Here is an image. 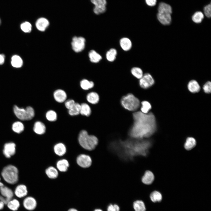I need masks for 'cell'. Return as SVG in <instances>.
<instances>
[{"label": "cell", "instance_id": "obj_49", "mask_svg": "<svg viewBox=\"0 0 211 211\" xmlns=\"http://www.w3.org/2000/svg\"><path fill=\"white\" fill-rule=\"evenodd\" d=\"M5 57L4 54H0V64H2L4 63Z\"/></svg>", "mask_w": 211, "mask_h": 211}, {"label": "cell", "instance_id": "obj_51", "mask_svg": "<svg viewBox=\"0 0 211 211\" xmlns=\"http://www.w3.org/2000/svg\"><path fill=\"white\" fill-rule=\"evenodd\" d=\"M68 211H78L77 210L74 208H71L69 209Z\"/></svg>", "mask_w": 211, "mask_h": 211}, {"label": "cell", "instance_id": "obj_30", "mask_svg": "<svg viewBox=\"0 0 211 211\" xmlns=\"http://www.w3.org/2000/svg\"><path fill=\"white\" fill-rule=\"evenodd\" d=\"M80 105V113L86 116H89L91 113V110L89 106L86 103H82Z\"/></svg>", "mask_w": 211, "mask_h": 211}, {"label": "cell", "instance_id": "obj_20", "mask_svg": "<svg viewBox=\"0 0 211 211\" xmlns=\"http://www.w3.org/2000/svg\"><path fill=\"white\" fill-rule=\"evenodd\" d=\"M33 129L36 133L42 135L45 132L46 127L44 124L42 122L37 121L34 124Z\"/></svg>", "mask_w": 211, "mask_h": 211}, {"label": "cell", "instance_id": "obj_50", "mask_svg": "<svg viewBox=\"0 0 211 211\" xmlns=\"http://www.w3.org/2000/svg\"><path fill=\"white\" fill-rule=\"evenodd\" d=\"M5 204L2 201L0 200V210H2L4 207Z\"/></svg>", "mask_w": 211, "mask_h": 211}, {"label": "cell", "instance_id": "obj_2", "mask_svg": "<svg viewBox=\"0 0 211 211\" xmlns=\"http://www.w3.org/2000/svg\"><path fill=\"white\" fill-rule=\"evenodd\" d=\"M132 116L133 124L128 133L130 137L143 139L150 137L156 131V119L152 113L145 114L137 111L133 113Z\"/></svg>", "mask_w": 211, "mask_h": 211}, {"label": "cell", "instance_id": "obj_10", "mask_svg": "<svg viewBox=\"0 0 211 211\" xmlns=\"http://www.w3.org/2000/svg\"><path fill=\"white\" fill-rule=\"evenodd\" d=\"M76 162L80 167L83 168H87L91 166L92 160L91 157L89 155L81 154L77 157Z\"/></svg>", "mask_w": 211, "mask_h": 211}, {"label": "cell", "instance_id": "obj_52", "mask_svg": "<svg viewBox=\"0 0 211 211\" xmlns=\"http://www.w3.org/2000/svg\"><path fill=\"white\" fill-rule=\"evenodd\" d=\"M94 211H103L101 209H95Z\"/></svg>", "mask_w": 211, "mask_h": 211}, {"label": "cell", "instance_id": "obj_4", "mask_svg": "<svg viewBox=\"0 0 211 211\" xmlns=\"http://www.w3.org/2000/svg\"><path fill=\"white\" fill-rule=\"evenodd\" d=\"M1 175L7 183L13 184L18 180V170L13 165H8L4 168L1 172Z\"/></svg>", "mask_w": 211, "mask_h": 211}, {"label": "cell", "instance_id": "obj_14", "mask_svg": "<svg viewBox=\"0 0 211 211\" xmlns=\"http://www.w3.org/2000/svg\"><path fill=\"white\" fill-rule=\"evenodd\" d=\"M157 17L159 21L164 25H168L171 23L172 20L171 14L158 12Z\"/></svg>", "mask_w": 211, "mask_h": 211}, {"label": "cell", "instance_id": "obj_19", "mask_svg": "<svg viewBox=\"0 0 211 211\" xmlns=\"http://www.w3.org/2000/svg\"><path fill=\"white\" fill-rule=\"evenodd\" d=\"M158 13H161L171 14L172 9L169 4L163 2L160 3L158 7Z\"/></svg>", "mask_w": 211, "mask_h": 211}, {"label": "cell", "instance_id": "obj_54", "mask_svg": "<svg viewBox=\"0 0 211 211\" xmlns=\"http://www.w3.org/2000/svg\"><path fill=\"white\" fill-rule=\"evenodd\" d=\"M0 23H1V20H0Z\"/></svg>", "mask_w": 211, "mask_h": 211}, {"label": "cell", "instance_id": "obj_48", "mask_svg": "<svg viewBox=\"0 0 211 211\" xmlns=\"http://www.w3.org/2000/svg\"><path fill=\"white\" fill-rule=\"evenodd\" d=\"M147 4L150 6H154L156 4V0H145Z\"/></svg>", "mask_w": 211, "mask_h": 211}, {"label": "cell", "instance_id": "obj_21", "mask_svg": "<svg viewBox=\"0 0 211 211\" xmlns=\"http://www.w3.org/2000/svg\"><path fill=\"white\" fill-rule=\"evenodd\" d=\"M89 56L91 62L97 63L102 59L101 56L94 50H91L89 53Z\"/></svg>", "mask_w": 211, "mask_h": 211}, {"label": "cell", "instance_id": "obj_9", "mask_svg": "<svg viewBox=\"0 0 211 211\" xmlns=\"http://www.w3.org/2000/svg\"><path fill=\"white\" fill-rule=\"evenodd\" d=\"M139 84L142 88L148 89L152 86L154 83V80L152 76L149 73L143 74L142 77L139 79Z\"/></svg>", "mask_w": 211, "mask_h": 211}, {"label": "cell", "instance_id": "obj_53", "mask_svg": "<svg viewBox=\"0 0 211 211\" xmlns=\"http://www.w3.org/2000/svg\"><path fill=\"white\" fill-rule=\"evenodd\" d=\"M0 180H1V179L0 178V187L2 186H4V185L3 184V183L1 182Z\"/></svg>", "mask_w": 211, "mask_h": 211}, {"label": "cell", "instance_id": "obj_11", "mask_svg": "<svg viewBox=\"0 0 211 211\" xmlns=\"http://www.w3.org/2000/svg\"><path fill=\"white\" fill-rule=\"evenodd\" d=\"M35 26L39 30L43 31H45L50 25V23L49 20L44 17L38 18L35 22Z\"/></svg>", "mask_w": 211, "mask_h": 211}, {"label": "cell", "instance_id": "obj_15", "mask_svg": "<svg viewBox=\"0 0 211 211\" xmlns=\"http://www.w3.org/2000/svg\"><path fill=\"white\" fill-rule=\"evenodd\" d=\"M54 97L55 100L59 103H62L65 101L67 95L66 92L63 90L59 89L56 90L54 93Z\"/></svg>", "mask_w": 211, "mask_h": 211}, {"label": "cell", "instance_id": "obj_36", "mask_svg": "<svg viewBox=\"0 0 211 211\" xmlns=\"http://www.w3.org/2000/svg\"><path fill=\"white\" fill-rule=\"evenodd\" d=\"M132 74L135 77L140 79L143 75V73L142 69L138 67H132L131 70Z\"/></svg>", "mask_w": 211, "mask_h": 211}, {"label": "cell", "instance_id": "obj_41", "mask_svg": "<svg viewBox=\"0 0 211 211\" xmlns=\"http://www.w3.org/2000/svg\"><path fill=\"white\" fill-rule=\"evenodd\" d=\"M106 10V7L105 6H93V11L95 14L98 15L105 12Z\"/></svg>", "mask_w": 211, "mask_h": 211}, {"label": "cell", "instance_id": "obj_5", "mask_svg": "<svg viewBox=\"0 0 211 211\" xmlns=\"http://www.w3.org/2000/svg\"><path fill=\"white\" fill-rule=\"evenodd\" d=\"M123 107L130 111H135L139 107L140 102L139 99L131 93L123 96L121 100Z\"/></svg>", "mask_w": 211, "mask_h": 211}, {"label": "cell", "instance_id": "obj_42", "mask_svg": "<svg viewBox=\"0 0 211 211\" xmlns=\"http://www.w3.org/2000/svg\"><path fill=\"white\" fill-rule=\"evenodd\" d=\"M22 30L25 33H30L32 30V25L28 22H25L22 23L21 25Z\"/></svg>", "mask_w": 211, "mask_h": 211}, {"label": "cell", "instance_id": "obj_44", "mask_svg": "<svg viewBox=\"0 0 211 211\" xmlns=\"http://www.w3.org/2000/svg\"><path fill=\"white\" fill-rule=\"evenodd\" d=\"M205 15L207 18H209L211 16V4L206 5L204 9Z\"/></svg>", "mask_w": 211, "mask_h": 211}, {"label": "cell", "instance_id": "obj_27", "mask_svg": "<svg viewBox=\"0 0 211 211\" xmlns=\"http://www.w3.org/2000/svg\"><path fill=\"white\" fill-rule=\"evenodd\" d=\"M45 173L47 176L51 179L56 178L58 175L57 170L53 166L49 167L46 169Z\"/></svg>", "mask_w": 211, "mask_h": 211}, {"label": "cell", "instance_id": "obj_23", "mask_svg": "<svg viewBox=\"0 0 211 211\" xmlns=\"http://www.w3.org/2000/svg\"><path fill=\"white\" fill-rule=\"evenodd\" d=\"M188 87L189 90L193 93H197L200 89L199 84L195 80L190 81L188 84Z\"/></svg>", "mask_w": 211, "mask_h": 211}, {"label": "cell", "instance_id": "obj_32", "mask_svg": "<svg viewBox=\"0 0 211 211\" xmlns=\"http://www.w3.org/2000/svg\"><path fill=\"white\" fill-rule=\"evenodd\" d=\"M133 207L135 211H145L144 203L142 201L137 200L134 202Z\"/></svg>", "mask_w": 211, "mask_h": 211}, {"label": "cell", "instance_id": "obj_29", "mask_svg": "<svg viewBox=\"0 0 211 211\" xmlns=\"http://www.w3.org/2000/svg\"><path fill=\"white\" fill-rule=\"evenodd\" d=\"M6 205L9 209L13 211L17 210L20 206L19 201L16 199H11Z\"/></svg>", "mask_w": 211, "mask_h": 211}, {"label": "cell", "instance_id": "obj_3", "mask_svg": "<svg viewBox=\"0 0 211 211\" xmlns=\"http://www.w3.org/2000/svg\"><path fill=\"white\" fill-rule=\"evenodd\" d=\"M78 141L83 148L88 150L94 149L98 143V140L95 136L89 135L87 131L84 130L80 132Z\"/></svg>", "mask_w": 211, "mask_h": 211}, {"label": "cell", "instance_id": "obj_1", "mask_svg": "<svg viewBox=\"0 0 211 211\" xmlns=\"http://www.w3.org/2000/svg\"><path fill=\"white\" fill-rule=\"evenodd\" d=\"M152 143L149 140L130 137L125 140L113 141L110 143L109 148L121 159L127 161L132 160L136 156L147 155Z\"/></svg>", "mask_w": 211, "mask_h": 211}, {"label": "cell", "instance_id": "obj_25", "mask_svg": "<svg viewBox=\"0 0 211 211\" xmlns=\"http://www.w3.org/2000/svg\"><path fill=\"white\" fill-rule=\"evenodd\" d=\"M88 101L92 104L97 103L99 100V96L95 92H92L89 93L86 96Z\"/></svg>", "mask_w": 211, "mask_h": 211}, {"label": "cell", "instance_id": "obj_34", "mask_svg": "<svg viewBox=\"0 0 211 211\" xmlns=\"http://www.w3.org/2000/svg\"><path fill=\"white\" fill-rule=\"evenodd\" d=\"M12 129L14 132L19 134L23 131L24 126L23 124L20 122H16L12 125Z\"/></svg>", "mask_w": 211, "mask_h": 211}, {"label": "cell", "instance_id": "obj_13", "mask_svg": "<svg viewBox=\"0 0 211 211\" xmlns=\"http://www.w3.org/2000/svg\"><path fill=\"white\" fill-rule=\"evenodd\" d=\"M23 205L26 210L31 211L34 210L37 206V202L35 199L32 197H28L24 200Z\"/></svg>", "mask_w": 211, "mask_h": 211}, {"label": "cell", "instance_id": "obj_8", "mask_svg": "<svg viewBox=\"0 0 211 211\" xmlns=\"http://www.w3.org/2000/svg\"><path fill=\"white\" fill-rule=\"evenodd\" d=\"M73 50L76 52L82 51L85 47V39L81 37H74L71 43Z\"/></svg>", "mask_w": 211, "mask_h": 211}, {"label": "cell", "instance_id": "obj_16", "mask_svg": "<svg viewBox=\"0 0 211 211\" xmlns=\"http://www.w3.org/2000/svg\"><path fill=\"white\" fill-rule=\"evenodd\" d=\"M119 43L121 47L124 51H128L132 47V41L128 38L123 37L121 38L120 40Z\"/></svg>", "mask_w": 211, "mask_h": 211}, {"label": "cell", "instance_id": "obj_37", "mask_svg": "<svg viewBox=\"0 0 211 211\" xmlns=\"http://www.w3.org/2000/svg\"><path fill=\"white\" fill-rule=\"evenodd\" d=\"M150 198L152 201L153 202H159L162 200V196L159 192L157 191H154L151 193Z\"/></svg>", "mask_w": 211, "mask_h": 211}, {"label": "cell", "instance_id": "obj_38", "mask_svg": "<svg viewBox=\"0 0 211 211\" xmlns=\"http://www.w3.org/2000/svg\"><path fill=\"white\" fill-rule=\"evenodd\" d=\"M81 105L78 103H75L74 106L69 110L68 113L70 115L74 116L80 113Z\"/></svg>", "mask_w": 211, "mask_h": 211}, {"label": "cell", "instance_id": "obj_12", "mask_svg": "<svg viewBox=\"0 0 211 211\" xmlns=\"http://www.w3.org/2000/svg\"><path fill=\"white\" fill-rule=\"evenodd\" d=\"M16 152V145L12 142L7 143L5 144L3 153L5 156L9 158L13 155Z\"/></svg>", "mask_w": 211, "mask_h": 211}, {"label": "cell", "instance_id": "obj_33", "mask_svg": "<svg viewBox=\"0 0 211 211\" xmlns=\"http://www.w3.org/2000/svg\"><path fill=\"white\" fill-rule=\"evenodd\" d=\"M204 17L203 13L200 11L195 12L192 16V19L193 21L196 23H201Z\"/></svg>", "mask_w": 211, "mask_h": 211}, {"label": "cell", "instance_id": "obj_22", "mask_svg": "<svg viewBox=\"0 0 211 211\" xmlns=\"http://www.w3.org/2000/svg\"><path fill=\"white\" fill-rule=\"evenodd\" d=\"M54 149L55 153L60 156L64 155L66 152V148L65 145L61 143L56 144L54 147Z\"/></svg>", "mask_w": 211, "mask_h": 211}, {"label": "cell", "instance_id": "obj_39", "mask_svg": "<svg viewBox=\"0 0 211 211\" xmlns=\"http://www.w3.org/2000/svg\"><path fill=\"white\" fill-rule=\"evenodd\" d=\"M141 111L143 113L146 114L149 113L152 108L150 103L147 101H143L141 102Z\"/></svg>", "mask_w": 211, "mask_h": 211}, {"label": "cell", "instance_id": "obj_45", "mask_svg": "<svg viewBox=\"0 0 211 211\" xmlns=\"http://www.w3.org/2000/svg\"><path fill=\"white\" fill-rule=\"evenodd\" d=\"M204 91L206 93H209L211 91V83L210 81L206 82L203 87Z\"/></svg>", "mask_w": 211, "mask_h": 211}, {"label": "cell", "instance_id": "obj_17", "mask_svg": "<svg viewBox=\"0 0 211 211\" xmlns=\"http://www.w3.org/2000/svg\"><path fill=\"white\" fill-rule=\"evenodd\" d=\"M14 193L15 195L19 198L25 197L28 193L26 187L23 184L18 185L16 188Z\"/></svg>", "mask_w": 211, "mask_h": 211}, {"label": "cell", "instance_id": "obj_35", "mask_svg": "<svg viewBox=\"0 0 211 211\" xmlns=\"http://www.w3.org/2000/svg\"><path fill=\"white\" fill-rule=\"evenodd\" d=\"M81 87L84 90H88L92 88L94 86V83L91 81L84 79L81 81L80 83Z\"/></svg>", "mask_w": 211, "mask_h": 211}, {"label": "cell", "instance_id": "obj_18", "mask_svg": "<svg viewBox=\"0 0 211 211\" xmlns=\"http://www.w3.org/2000/svg\"><path fill=\"white\" fill-rule=\"evenodd\" d=\"M154 178L153 173L151 171H146L142 178V181L144 184L149 185L152 183Z\"/></svg>", "mask_w": 211, "mask_h": 211}, {"label": "cell", "instance_id": "obj_47", "mask_svg": "<svg viewBox=\"0 0 211 211\" xmlns=\"http://www.w3.org/2000/svg\"><path fill=\"white\" fill-rule=\"evenodd\" d=\"M75 103V102L74 100H69L65 102V105L66 108L69 110L74 106Z\"/></svg>", "mask_w": 211, "mask_h": 211}, {"label": "cell", "instance_id": "obj_46", "mask_svg": "<svg viewBox=\"0 0 211 211\" xmlns=\"http://www.w3.org/2000/svg\"><path fill=\"white\" fill-rule=\"evenodd\" d=\"M107 211H120V207L116 204H110L108 207Z\"/></svg>", "mask_w": 211, "mask_h": 211}, {"label": "cell", "instance_id": "obj_28", "mask_svg": "<svg viewBox=\"0 0 211 211\" xmlns=\"http://www.w3.org/2000/svg\"><path fill=\"white\" fill-rule=\"evenodd\" d=\"M196 142L195 139L191 137H188L184 145V148L187 150H190L196 145Z\"/></svg>", "mask_w": 211, "mask_h": 211}, {"label": "cell", "instance_id": "obj_24", "mask_svg": "<svg viewBox=\"0 0 211 211\" xmlns=\"http://www.w3.org/2000/svg\"><path fill=\"white\" fill-rule=\"evenodd\" d=\"M69 166V162L65 159L59 160L57 163V168L61 172L67 171Z\"/></svg>", "mask_w": 211, "mask_h": 211}, {"label": "cell", "instance_id": "obj_43", "mask_svg": "<svg viewBox=\"0 0 211 211\" xmlns=\"http://www.w3.org/2000/svg\"><path fill=\"white\" fill-rule=\"evenodd\" d=\"M90 1L93 6H106L107 3L106 0H90Z\"/></svg>", "mask_w": 211, "mask_h": 211}, {"label": "cell", "instance_id": "obj_26", "mask_svg": "<svg viewBox=\"0 0 211 211\" xmlns=\"http://www.w3.org/2000/svg\"><path fill=\"white\" fill-rule=\"evenodd\" d=\"M117 54L116 49L112 48L108 50L106 53V57L107 60L110 62H113L115 59Z\"/></svg>", "mask_w": 211, "mask_h": 211}, {"label": "cell", "instance_id": "obj_40", "mask_svg": "<svg viewBox=\"0 0 211 211\" xmlns=\"http://www.w3.org/2000/svg\"><path fill=\"white\" fill-rule=\"evenodd\" d=\"M47 119L50 121H54L57 119V114L54 111L51 110L47 111L46 114Z\"/></svg>", "mask_w": 211, "mask_h": 211}, {"label": "cell", "instance_id": "obj_7", "mask_svg": "<svg viewBox=\"0 0 211 211\" xmlns=\"http://www.w3.org/2000/svg\"><path fill=\"white\" fill-rule=\"evenodd\" d=\"M13 196V192L10 188L4 185L0 187V200L5 204H7Z\"/></svg>", "mask_w": 211, "mask_h": 211}, {"label": "cell", "instance_id": "obj_31", "mask_svg": "<svg viewBox=\"0 0 211 211\" xmlns=\"http://www.w3.org/2000/svg\"><path fill=\"white\" fill-rule=\"evenodd\" d=\"M23 64V60L19 56L14 55L12 57L11 64L14 67H20L22 66Z\"/></svg>", "mask_w": 211, "mask_h": 211}, {"label": "cell", "instance_id": "obj_6", "mask_svg": "<svg viewBox=\"0 0 211 211\" xmlns=\"http://www.w3.org/2000/svg\"><path fill=\"white\" fill-rule=\"evenodd\" d=\"M14 113L18 118L22 120H28L32 119L35 115V111L31 106L25 108H20L15 105L13 108Z\"/></svg>", "mask_w": 211, "mask_h": 211}]
</instances>
